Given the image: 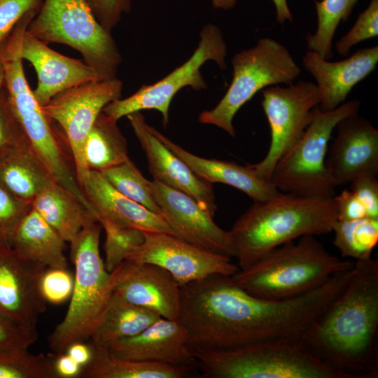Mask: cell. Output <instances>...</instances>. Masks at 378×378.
<instances>
[{
  "label": "cell",
  "instance_id": "6da1fadb",
  "mask_svg": "<svg viewBox=\"0 0 378 378\" xmlns=\"http://www.w3.org/2000/svg\"><path fill=\"white\" fill-rule=\"evenodd\" d=\"M346 282L337 274L298 297L271 300L250 294L231 276L212 274L181 286L178 320L190 349L227 350L301 337Z\"/></svg>",
  "mask_w": 378,
  "mask_h": 378
},
{
  "label": "cell",
  "instance_id": "7a4b0ae2",
  "mask_svg": "<svg viewBox=\"0 0 378 378\" xmlns=\"http://www.w3.org/2000/svg\"><path fill=\"white\" fill-rule=\"evenodd\" d=\"M378 260H356L345 286L301 336L342 378L378 377Z\"/></svg>",
  "mask_w": 378,
  "mask_h": 378
},
{
  "label": "cell",
  "instance_id": "3957f363",
  "mask_svg": "<svg viewBox=\"0 0 378 378\" xmlns=\"http://www.w3.org/2000/svg\"><path fill=\"white\" fill-rule=\"evenodd\" d=\"M337 219L333 196H301L279 192L253 204L229 230L239 270L271 250L306 235L332 232Z\"/></svg>",
  "mask_w": 378,
  "mask_h": 378
},
{
  "label": "cell",
  "instance_id": "277c9868",
  "mask_svg": "<svg viewBox=\"0 0 378 378\" xmlns=\"http://www.w3.org/2000/svg\"><path fill=\"white\" fill-rule=\"evenodd\" d=\"M354 266V262L330 253L314 236L306 235L271 250L231 276L251 295L286 300L307 293Z\"/></svg>",
  "mask_w": 378,
  "mask_h": 378
},
{
  "label": "cell",
  "instance_id": "5b68a950",
  "mask_svg": "<svg viewBox=\"0 0 378 378\" xmlns=\"http://www.w3.org/2000/svg\"><path fill=\"white\" fill-rule=\"evenodd\" d=\"M102 228L99 222L91 221L70 242L75 266L74 289L65 316L48 338L57 355L64 353L72 343L89 340L118 279V267L108 272L100 255Z\"/></svg>",
  "mask_w": 378,
  "mask_h": 378
},
{
  "label": "cell",
  "instance_id": "8992f818",
  "mask_svg": "<svg viewBox=\"0 0 378 378\" xmlns=\"http://www.w3.org/2000/svg\"><path fill=\"white\" fill-rule=\"evenodd\" d=\"M34 15L26 14L0 45V59L4 68V87L12 107L30 146L53 179L71 192L90 211L87 200L66 162L60 144L27 81L20 56L22 36Z\"/></svg>",
  "mask_w": 378,
  "mask_h": 378
},
{
  "label": "cell",
  "instance_id": "52a82bcc",
  "mask_svg": "<svg viewBox=\"0 0 378 378\" xmlns=\"http://www.w3.org/2000/svg\"><path fill=\"white\" fill-rule=\"evenodd\" d=\"M209 378H342L315 356L300 337L227 350L190 349Z\"/></svg>",
  "mask_w": 378,
  "mask_h": 378
},
{
  "label": "cell",
  "instance_id": "ba28073f",
  "mask_svg": "<svg viewBox=\"0 0 378 378\" xmlns=\"http://www.w3.org/2000/svg\"><path fill=\"white\" fill-rule=\"evenodd\" d=\"M26 31L46 44L62 43L76 50L99 80L116 77L122 62L117 43L84 0H43Z\"/></svg>",
  "mask_w": 378,
  "mask_h": 378
},
{
  "label": "cell",
  "instance_id": "9c48e42d",
  "mask_svg": "<svg viewBox=\"0 0 378 378\" xmlns=\"http://www.w3.org/2000/svg\"><path fill=\"white\" fill-rule=\"evenodd\" d=\"M233 75L225 94L211 110L202 111L200 123L216 126L232 136L237 111L259 91L279 84L293 83L301 69L289 50L275 39L265 37L232 59Z\"/></svg>",
  "mask_w": 378,
  "mask_h": 378
},
{
  "label": "cell",
  "instance_id": "30bf717a",
  "mask_svg": "<svg viewBox=\"0 0 378 378\" xmlns=\"http://www.w3.org/2000/svg\"><path fill=\"white\" fill-rule=\"evenodd\" d=\"M360 103L354 99L328 111L317 106L299 141L277 162L270 181L280 192L301 196H334L335 186L326 160L329 142L342 119L358 113Z\"/></svg>",
  "mask_w": 378,
  "mask_h": 378
},
{
  "label": "cell",
  "instance_id": "8fae6325",
  "mask_svg": "<svg viewBox=\"0 0 378 378\" xmlns=\"http://www.w3.org/2000/svg\"><path fill=\"white\" fill-rule=\"evenodd\" d=\"M226 55L227 44L221 30L217 25L209 23L201 29L197 47L184 63L153 84L143 85L132 95L113 100L102 112L118 120L134 112L154 109L162 114L163 125L167 126L169 106L175 94L186 87L194 90L206 89L207 84L201 74L202 66L208 61H214L225 69Z\"/></svg>",
  "mask_w": 378,
  "mask_h": 378
},
{
  "label": "cell",
  "instance_id": "7c38bea8",
  "mask_svg": "<svg viewBox=\"0 0 378 378\" xmlns=\"http://www.w3.org/2000/svg\"><path fill=\"white\" fill-rule=\"evenodd\" d=\"M261 91V105L271 140L265 158L251 166L260 178L270 181L277 162L299 141L310 124L320 97L316 84L305 80L286 87L273 85Z\"/></svg>",
  "mask_w": 378,
  "mask_h": 378
},
{
  "label": "cell",
  "instance_id": "4fadbf2b",
  "mask_svg": "<svg viewBox=\"0 0 378 378\" xmlns=\"http://www.w3.org/2000/svg\"><path fill=\"white\" fill-rule=\"evenodd\" d=\"M122 88L117 77L97 80L66 90L41 106L48 119L57 122L65 134L80 187L88 172L84 160L88 133L103 108L120 98Z\"/></svg>",
  "mask_w": 378,
  "mask_h": 378
},
{
  "label": "cell",
  "instance_id": "5bb4252c",
  "mask_svg": "<svg viewBox=\"0 0 378 378\" xmlns=\"http://www.w3.org/2000/svg\"><path fill=\"white\" fill-rule=\"evenodd\" d=\"M144 241L125 260L150 263L168 271L180 286L212 274L231 276L239 269L230 257L211 252L173 234L144 231Z\"/></svg>",
  "mask_w": 378,
  "mask_h": 378
},
{
  "label": "cell",
  "instance_id": "9a60e30c",
  "mask_svg": "<svg viewBox=\"0 0 378 378\" xmlns=\"http://www.w3.org/2000/svg\"><path fill=\"white\" fill-rule=\"evenodd\" d=\"M149 186L173 235L204 250L236 257L230 232L217 225L211 213L194 198L154 179Z\"/></svg>",
  "mask_w": 378,
  "mask_h": 378
},
{
  "label": "cell",
  "instance_id": "2e32d148",
  "mask_svg": "<svg viewBox=\"0 0 378 378\" xmlns=\"http://www.w3.org/2000/svg\"><path fill=\"white\" fill-rule=\"evenodd\" d=\"M46 270L22 260L0 241V315L37 332L38 318L46 310L40 288Z\"/></svg>",
  "mask_w": 378,
  "mask_h": 378
},
{
  "label": "cell",
  "instance_id": "e0dca14e",
  "mask_svg": "<svg viewBox=\"0 0 378 378\" xmlns=\"http://www.w3.org/2000/svg\"><path fill=\"white\" fill-rule=\"evenodd\" d=\"M326 165L333 185L349 183L362 174H378V130L365 118L353 115L336 126Z\"/></svg>",
  "mask_w": 378,
  "mask_h": 378
},
{
  "label": "cell",
  "instance_id": "ac0fdd59",
  "mask_svg": "<svg viewBox=\"0 0 378 378\" xmlns=\"http://www.w3.org/2000/svg\"><path fill=\"white\" fill-rule=\"evenodd\" d=\"M112 292L124 300L156 312L160 317L178 319L181 309V286L164 268L127 260L118 266Z\"/></svg>",
  "mask_w": 378,
  "mask_h": 378
},
{
  "label": "cell",
  "instance_id": "d6986e66",
  "mask_svg": "<svg viewBox=\"0 0 378 378\" xmlns=\"http://www.w3.org/2000/svg\"><path fill=\"white\" fill-rule=\"evenodd\" d=\"M126 117L146 154L154 180L191 196L214 216L217 205L212 184L200 178L155 136L141 111Z\"/></svg>",
  "mask_w": 378,
  "mask_h": 378
},
{
  "label": "cell",
  "instance_id": "ffe728a7",
  "mask_svg": "<svg viewBox=\"0 0 378 378\" xmlns=\"http://www.w3.org/2000/svg\"><path fill=\"white\" fill-rule=\"evenodd\" d=\"M188 335L179 320L160 318L139 334L118 340L106 348L113 355L130 360L197 369L188 346Z\"/></svg>",
  "mask_w": 378,
  "mask_h": 378
},
{
  "label": "cell",
  "instance_id": "44dd1931",
  "mask_svg": "<svg viewBox=\"0 0 378 378\" xmlns=\"http://www.w3.org/2000/svg\"><path fill=\"white\" fill-rule=\"evenodd\" d=\"M377 62V46L360 48L337 62H330L310 50L302 59L304 69L316 81L318 108L323 111H332L344 103L354 87L376 69Z\"/></svg>",
  "mask_w": 378,
  "mask_h": 378
},
{
  "label": "cell",
  "instance_id": "7402d4cb",
  "mask_svg": "<svg viewBox=\"0 0 378 378\" xmlns=\"http://www.w3.org/2000/svg\"><path fill=\"white\" fill-rule=\"evenodd\" d=\"M20 56L34 67L38 83L33 94L43 106L57 94L69 88L97 80V72L84 61L63 55L34 36L24 32Z\"/></svg>",
  "mask_w": 378,
  "mask_h": 378
},
{
  "label": "cell",
  "instance_id": "603a6c76",
  "mask_svg": "<svg viewBox=\"0 0 378 378\" xmlns=\"http://www.w3.org/2000/svg\"><path fill=\"white\" fill-rule=\"evenodd\" d=\"M80 188L94 209L97 221L103 219L120 226L172 234L161 216L119 192L99 172L88 170Z\"/></svg>",
  "mask_w": 378,
  "mask_h": 378
},
{
  "label": "cell",
  "instance_id": "cb8c5ba5",
  "mask_svg": "<svg viewBox=\"0 0 378 378\" xmlns=\"http://www.w3.org/2000/svg\"><path fill=\"white\" fill-rule=\"evenodd\" d=\"M151 132L174 154L181 159L202 180L209 183H220L238 189L253 202H262L278 195L271 181L260 178L251 164L242 166L234 162L206 159L194 155L173 142L155 128Z\"/></svg>",
  "mask_w": 378,
  "mask_h": 378
},
{
  "label": "cell",
  "instance_id": "d4e9b609",
  "mask_svg": "<svg viewBox=\"0 0 378 378\" xmlns=\"http://www.w3.org/2000/svg\"><path fill=\"white\" fill-rule=\"evenodd\" d=\"M65 242L31 207L16 227L10 246L28 263L46 269H67Z\"/></svg>",
  "mask_w": 378,
  "mask_h": 378
},
{
  "label": "cell",
  "instance_id": "484cf974",
  "mask_svg": "<svg viewBox=\"0 0 378 378\" xmlns=\"http://www.w3.org/2000/svg\"><path fill=\"white\" fill-rule=\"evenodd\" d=\"M31 207L69 243L85 225L97 221L94 213L55 181L38 194L31 202Z\"/></svg>",
  "mask_w": 378,
  "mask_h": 378
},
{
  "label": "cell",
  "instance_id": "4316f807",
  "mask_svg": "<svg viewBox=\"0 0 378 378\" xmlns=\"http://www.w3.org/2000/svg\"><path fill=\"white\" fill-rule=\"evenodd\" d=\"M160 318L156 312L130 303L112 292L89 344L106 349L114 342L139 334Z\"/></svg>",
  "mask_w": 378,
  "mask_h": 378
},
{
  "label": "cell",
  "instance_id": "83f0119b",
  "mask_svg": "<svg viewBox=\"0 0 378 378\" xmlns=\"http://www.w3.org/2000/svg\"><path fill=\"white\" fill-rule=\"evenodd\" d=\"M55 181L29 144L0 160V183L18 198L31 203Z\"/></svg>",
  "mask_w": 378,
  "mask_h": 378
},
{
  "label": "cell",
  "instance_id": "f1b7e54d",
  "mask_svg": "<svg viewBox=\"0 0 378 378\" xmlns=\"http://www.w3.org/2000/svg\"><path fill=\"white\" fill-rule=\"evenodd\" d=\"M92 348L90 361L82 368L84 378H186L194 368L117 357L106 349Z\"/></svg>",
  "mask_w": 378,
  "mask_h": 378
},
{
  "label": "cell",
  "instance_id": "f546056e",
  "mask_svg": "<svg viewBox=\"0 0 378 378\" xmlns=\"http://www.w3.org/2000/svg\"><path fill=\"white\" fill-rule=\"evenodd\" d=\"M117 121L102 111L97 118L84 146L88 170L102 172L130 159L127 141Z\"/></svg>",
  "mask_w": 378,
  "mask_h": 378
},
{
  "label": "cell",
  "instance_id": "4dcf8cb0",
  "mask_svg": "<svg viewBox=\"0 0 378 378\" xmlns=\"http://www.w3.org/2000/svg\"><path fill=\"white\" fill-rule=\"evenodd\" d=\"M332 232L335 234L333 244L343 258L369 260L378 243V218L336 220Z\"/></svg>",
  "mask_w": 378,
  "mask_h": 378
},
{
  "label": "cell",
  "instance_id": "1f68e13d",
  "mask_svg": "<svg viewBox=\"0 0 378 378\" xmlns=\"http://www.w3.org/2000/svg\"><path fill=\"white\" fill-rule=\"evenodd\" d=\"M358 0L314 1L317 27L306 36L308 50L329 59L332 57V39L339 24L348 20Z\"/></svg>",
  "mask_w": 378,
  "mask_h": 378
},
{
  "label": "cell",
  "instance_id": "d6a6232c",
  "mask_svg": "<svg viewBox=\"0 0 378 378\" xmlns=\"http://www.w3.org/2000/svg\"><path fill=\"white\" fill-rule=\"evenodd\" d=\"M99 172L119 192L161 216L160 209L150 189V181L142 175L130 159Z\"/></svg>",
  "mask_w": 378,
  "mask_h": 378
},
{
  "label": "cell",
  "instance_id": "836d02e7",
  "mask_svg": "<svg viewBox=\"0 0 378 378\" xmlns=\"http://www.w3.org/2000/svg\"><path fill=\"white\" fill-rule=\"evenodd\" d=\"M53 358L28 348L0 351V378H58Z\"/></svg>",
  "mask_w": 378,
  "mask_h": 378
},
{
  "label": "cell",
  "instance_id": "e575fe53",
  "mask_svg": "<svg viewBox=\"0 0 378 378\" xmlns=\"http://www.w3.org/2000/svg\"><path fill=\"white\" fill-rule=\"evenodd\" d=\"M98 222L106 234L104 263L110 273L125 260L132 250L144 241L145 235L144 231L138 228L118 225L103 219Z\"/></svg>",
  "mask_w": 378,
  "mask_h": 378
},
{
  "label": "cell",
  "instance_id": "d590c367",
  "mask_svg": "<svg viewBox=\"0 0 378 378\" xmlns=\"http://www.w3.org/2000/svg\"><path fill=\"white\" fill-rule=\"evenodd\" d=\"M28 144L4 86L0 90V160Z\"/></svg>",
  "mask_w": 378,
  "mask_h": 378
},
{
  "label": "cell",
  "instance_id": "8d00e7d4",
  "mask_svg": "<svg viewBox=\"0 0 378 378\" xmlns=\"http://www.w3.org/2000/svg\"><path fill=\"white\" fill-rule=\"evenodd\" d=\"M378 36V0H371L360 13L351 29L335 44L337 53L349 55L350 49L357 43Z\"/></svg>",
  "mask_w": 378,
  "mask_h": 378
},
{
  "label": "cell",
  "instance_id": "74e56055",
  "mask_svg": "<svg viewBox=\"0 0 378 378\" xmlns=\"http://www.w3.org/2000/svg\"><path fill=\"white\" fill-rule=\"evenodd\" d=\"M31 204L24 202L0 183V241L10 246L13 234Z\"/></svg>",
  "mask_w": 378,
  "mask_h": 378
},
{
  "label": "cell",
  "instance_id": "f35d334b",
  "mask_svg": "<svg viewBox=\"0 0 378 378\" xmlns=\"http://www.w3.org/2000/svg\"><path fill=\"white\" fill-rule=\"evenodd\" d=\"M74 279L67 269H47L43 274L40 288L47 302L62 303L71 298Z\"/></svg>",
  "mask_w": 378,
  "mask_h": 378
},
{
  "label": "cell",
  "instance_id": "ab89813d",
  "mask_svg": "<svg viewBox=\"0 0 378 378\" xmlns=\"http://www.w3.org/2000/svg\"><path fill=\"white\" fill-rule=\"evenodd\" d=\"M43 0H0V45L30 11H38Z\"/></svg>",
  "mask_w": 378,
  "mask_h": 378
},
{
  "label": "cell",
  "instance_id": "60d3db41",
  "mask_svg": "<svg viewBox=\"0 0 378 378\" xmlns=\"http://www.w3.org/2000/svg\"><path fill=\"white\" fill-rule=\"evenodd\" d=\"M91 13L107 31L118 25L124 13H128L132 0H84Z\"/></svg>",
  "mask_w": 378,
  "mask_h": 378
},
{
  "label": "cell",
  "instance_id": "b9f144b4",
  "mask_svg": "<svg viewBox=\"0 0 378 378\" xmlns=\"http://www.w3.org/2000/svg\"><path fill=\"white\" fill-rule=\"evenodd\" d=\"M351 190L364 206L368 217L378 218V181L377 176L362 174L350 183Z\"/></svg>",
  "mask_w": 378,
  "mask_h": 378
},
{
  "label": "cell",
  "instance_id": "7bdbcfd3",
  "mask_svg": "<svg viewBox=\"0 0 378 378\" xmlns=\"http://www.w3.org/2000/svg\"><path fill=\"white\" fill-rule=\"evenodd\" d=\"M37 338V332L25 328L0 315V351L29 348Z\"/></svg>",
  "mask_w": 378,
  "mask_h": 378
},
{
  "label": "cell",
  "instance_id": "ee69618b",
  "mask_svg": "<svg viewBox=\"0 0 378 378\" xmlns=\"http://www.w3.org/2000/svg\"><path fill=\"white\" fill-rule=\"evenodd\" d=\"M340 220H354L368 217L362 203L351 190H344L337 196H333Z\"/></svg>",
  "mask_w": 378,
  "mask_h": 378
},
{
  "label": "cell",
  "instance_id": "f6af8a7d",
  "mask_svg": "<svg viewBox=\"0 0 378 378\" xmlns=\"http://www.w3.org/2000/svg\"><path fill=\"white\" fill-rule=\"evenodd\" d=\"M53 364L58 378L79 377L83 368L66 352L57 355Z\"/></svg>",
  "mask_w": 378,
  "mask_h": 378
},
{
  "label": "cell",
  "instance_id": "bcb514c9",
  "mask_svg": "<svg viewBox=\"0 0 378 378\" xmlns=\"http://www.w3.org/2000/svg\"><path fill=\"white\" fill-rule=\"evenodd\" d=\"M276 10V20L280 24L286 21L293 22V15L288 6L287 0H272ZM215 8L227 10L233 8L237 0H211Z\"/></svg>",
  "mask_w": 378,
  "mask_h": 378
},
{
  "label": "cell",
  "instance_id": "7dc6e473",
  "mask_svg": "<svg viewBox=\"0 0 378 378\" xmlns=\"http://www.w3.org/2000/svg\"><path fill=\"white\" fill-rule=\"evenodd\" d=\"M65 352L82 367L86 365L92 356L91 345L85 342H77L71 344Z\"/></svg>",
  "mask_w": 378,
  "mask_h": 378
},
{
  "label": "cell",
  "instance_id": "c3c4849f",
  "mask_svg": "<svg viewBox=\"0 0 378 378\" xmlns=\"http://www.w3.org/2000/svg\"><path fill=\"white\" fill-rule=\"evenodd\" d=\"M4 86V68L0 59V90Z\"/></svg>",
  "mask_w": 378,
  "mask_h": 378
}]
</instances>
